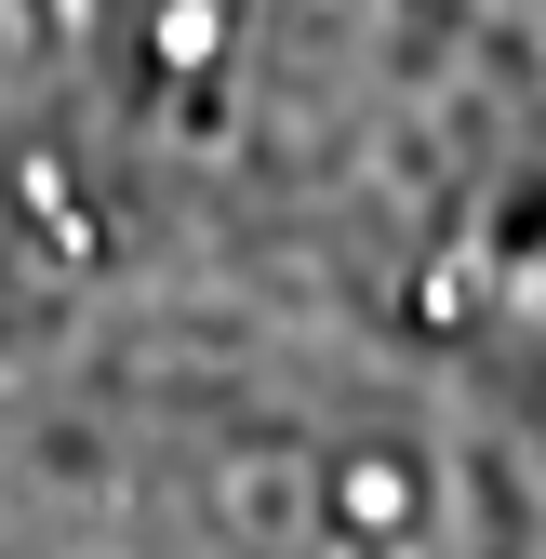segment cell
I'll return each mask as SVG.
<instances>
[{"instance_id": "obj_2", "label": "cell", "mask_w": 546, "mask_h": 559, "mask_svg": "<svg viewBox=\"0 0 546 559\" xmlns=\"http://www.w3.org/2000/svg\"><path fill=\"white\" fill-rule=\"evenodd\" d=\"M0 559H546V413L294 320L40 294L0 320Z\"/></svg>"}, {"instance_id": "obj_1", "label": "cell", "mask_w": 546, "mask_h": 559, "mask_svg": "<svg viewBox=\"0 0 546 559\" xmlns=\"http://www.w3.org/2000/svg\"><path fill=\"white\" fill-rule=\"evenodd\" d=\"M54 294L400 346L546 413V0H14Z\"/></svg>"}]
</instances>
